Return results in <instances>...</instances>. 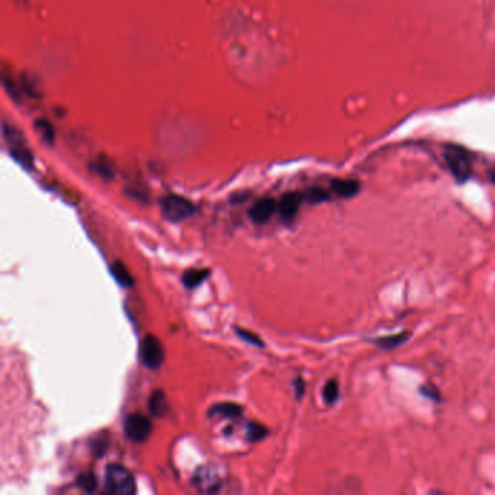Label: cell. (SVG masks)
<instances>
[{
    "instance_id": "52a82bcc",
    "label": "cell",
    "mask_w": 495,
    "mask_h": 495,
    "mask_svg": "<svg viewBox=\"0 0 495 495\" xmlns=\"http://www.w3.org/2000/svg\"><path fill=\"white\" fill-rule=\"evenodd\" d=\"M276 211H278L276 201L273 198H262L250 208L249 216L256 224H266Z\"/></svg>"
},
{
    "instance_id": "5b68a950",
    "label": "cell",
    "mask_w": 495,
    "mask_h": 495,
    "mask_svg": "<svg viewBox=\"0 0 495 495\" xmlns=\"http://www.w3.org/2000/svg\"><path fill=\"white\" fill-rule=\"evenodd\" d=\"M140 356L143 363L147 368L158 369L164 362V350H163L161 342L157 337L147 334L141 342Z\"/></svg>"
},
{
    "instance_id": "4fadbf2b",
    "label": "cell",
    "mask_w": 495,
    "mask_h": 495,
    "mask_svg": "<svg viewBox=\"0 0 495 495\" xmlns=\"http://www.w3.org/2000/svg\"><path fill=\"white\" fill-rule=\"evenodd\" d=\"M211 272L208 269H190L187 272H185L183 274V285L186 288H197L199 286L202 282H205V279L209 276Z\"/></svg>"
},
{
    "instance_id": "8fae6325",
    "label": "cell",
    "mask_w": 495,
    "mask_h": 495,
    "mask_svg": "<svg viewBox=\"0 0 495 495\" xmlns=\"http://www.w3.org/2000/svg\"><path fill=\"white\" fill-rule=\"evenodd\" d=\"M148 408L156 417H161V416L166 414V411L169 408L166 394H164L161 390H156L150 397Z\"/></svg>"
},
{
    "instance_id": "7402d4cb",
    "label": "cell",
    "mask_w": 495,
    "mask_h": 495,
    "mask_svg": "<svg viewBox=\"0 0 495 495\" xmlns=\"http://www.w3.org/2000/svg\"><path fill=\"white\" fill-rule=\"evenodd\" d=\"M93 169L98 175H100L103 179H111L112 177V170H111V166L105 161V160H100V161H96L93 164Z\"/></svg>"
},
{
    "instance_id": "7c38bea8",
    "label": "cell",
    "mask_w": 495,
    "mask_h": 495,
    "mask_svg": "<svg viewBox=\"0 0 495 495\" xmlns=\"http://www.w3.org/2000/svg\"><path fill=\"white\" fill-rule=\"evenodd\" d=\"M243 412V408L237 404H231V402H224V404H218L214 405L209 409V416H219V417H226V419H235L240 417Z\"/></svg>"
},
{
    "instance_id": "e0dca14e",
    "label": "cell",
    "mask_w": 495,
    "mask_h": 495,
    "mask_svg": "<svg viewBox=\"0 0 495 495\" xmlns=\"http://www.w3.org/2000/svg\"><path fill=\"white\" fill-rule=\"evenodd\" d=\"M302 197H304V199L308 201L310 204H320V202L330 199L328 192L322 187H311Z\"/></svg>"
},
{
    "instance_id": "6da1fadb",
    "label": "cell",
    "mask_w": 495,
    "mask_h": 495,
    "mask_svg": "<svg viewBox=\"0 0 495 495\" xmlns=\"http://www.w3.org/2000/svg\"><path fill=\"white\" fill-rule=\"evenodd\" d=\"M105 489L111 495H132L136 491V485L125 466L111 463L105 470Z\"/></svg>"
},
{
    "instance_id": "ba28073f",
    "label": "cell",
    "mask_w": 495,
    "mask_h": 495,
    "mask_svg": "<svg viewBox=\"0 0 495 495\" xmlns=\"http://www.w3.org/2000/svg\"><path fill=\"white\" fill-rule=\"evenodd\" d=\"M302 199H304V197L299 195V194H286L281 198V201L278 202V212H279V216L284 219V221H292L293 216L296 215L298 209H299V205L302 202Z\"/></svg>"
},
{
    "instance_id": "2e32d148",
    "label": "cell",
    "mask_w": 495,
    "mask_h": 495,
    "mask_svg": "<svg viewBox=\"0 0 495 495\" xmlns=\"http://www.w3.org/2000/svg\"><path fill=\"white\" fill-rule=\"evenodd\" d=\"M340 397V388H339V382L332 379V380H328L325 385H324V390H322V398L327 404H334Z\"/></svg>"
},
{
    "instance_id": "9a60e30c",
    "label": "cell",
    "mask_w": 495,
    "mask_h": 495,
    "mask_svg": "<svg viewBox=\"0 0 495 495\" xmlns=\"http://www.w3.org/2000/svg\"><path fill=\"white\" fill-rule=\"evenodd\" d=\"M111 272L114 274V278L125 288H129L134 285V278L131 276L129 270L125 267V264L122 262H115L111 266Z\"/></svg>"
},
{
    "instance_id": "d6986e66",
    "label": "cell",
    "mask_w": 495,
    "mask_h": 495,
    "mask_svg": "<svg viewBox=\"0 0 495 495\" xmlns=\"http://www.w3.org/2000/svg\"><path fill=\"white\" fill-rule=\"evenodd\" d=\"M35 128L38 129V132L42 135V139L47 143H52L54 139H56V132H54L52 125L47 120H37L35 121Z\"/></svg>"
},
{
    "instance_id": "ac0fdd59",
    "label": "cell",
    "mask_w": 495,
    "mask_h": 495,
    "mask_svg": "<svg viewBox=\"0 0 495 495\" xmlns=\"http://www.w3.org/2000/svg\"><path fill=\"white\" fill-rule=\"evenodd\" d=\"M77 485L85 492H93L98 487L96 477L92 472H83L77 477Z\"/></svg>"
},
{
    "instance_id": "7a4b0ae2",
    "label": "cell",
    "mask_w": 495,
    "mask_h": 495,
    "mask_svg": "<svg viewBox=\"0 0 495 495\" xmlns=\"http://www.w3.org/2000/svg\"><path fill=\"white\" fill-rule=\"evenodd\" d=\"M161 212L172 223H180L195 212V206L190 201L179 195H168L160 201Z\"/></svg>"
},
{
    "instance_id": "277c9868",
    "label": "cell",
    "mask_w": 495,
    "mask_h": 495,
    "mask_svg": "<svg viewBox=\"0 0 495 495\" xmlns=\"http://www.w3.org/2000/svg\"><path fill=\"white\" fill-rule=\"evenodd\" d=\"M192 487L202 494L218 492L223 487V478L218 470L209 465H202L192 477Z\"/></svg>"
},
{
    "instance_id": "ffe728a7",
    "label": "cell",
    "mask_w": 495,
    "mask_h": 495,
    "mask_svg": "<svg viewBox=\"0 0 495 495\" xmlns=\"http://www.w3.org/2000/svg\"><path fill=\"white\" fill-rule=\"evenodd\" d=\"M420 394L424 395L426 398L434 401V402L442 401V395H440L438 388L433 383H426V385H423V387H420Z\"/></svg>"
},
{
    "instance_id": "5bb4252c",
    "label": "cell",
    "mask_w": 495,
    "mask_h": 495,
    "mask_svg": "<svg viewBox=\"0 0 495 495\" xmlns=\"http://www.w3.org/2000/svg\"><path fill=\"white\" fill-rule=\"evenodd\" d=\"M411 333L409 332H402L400 334H391V336H385V337H378V339H373L372 342L382 347V349H387V350H392L398 346H401L402 343H405L408 339H409Z\"/></svg>"
},
{
    "instance_id": "603a6c76",
    "label": "cell",
    "mask_w": 495,
    "mask_h": 495,
    "mask_svg": "<svg viewBox=\"0 0 495 495\" xmlns=\"http://www.w3.org/2000/svg\"><path fill=\"white\" fill-rule=\"evenodd\" d=\"M235 332H237V334H238V336H240L243 340L249 342L250 344H253V346H259V347H262V346H263L262 340H260V339H259L256 334H253V333H250V332H247V330H240V328H237Z\"/></svg>"
},
{
    "instance_id": "8992f818",
    "label": "cell",
    "mask_w": 495,
    "mask_h": 495,
    "mask_svg": "<svg viewBox=\"0 0 495 495\" xmlns=\"http://www.w3.org/2000/svg\"><path fill=\"white\" fill-rule=\"evenodd\" d=\"M153 431L151 427V421L148 417L143 416V414H134L128 416V419L125 420V434L132 442H146V440L150 437Z\"/></svg>"
},
{
    "instance_id": "44dd1931",
    "label": "cell",
    "mask_w": 495,
    "mask_h": 495,
    "mask_svg": "<svg viewBox=\"0 0 495 495\" xmlns=\"http://www.w3.org/2000/svg\"><path fill=\"white\" fill-rule=\"evenodd\" d=\"M267 430L260 426V424H256V423H250L249 427H247V437H249V440H252V442H256V440H260L266 436Z\"/></svg>"
},
{
    "instance_id": "9c48e42d",
    "label": "cell",
    "mask_w": 495,
    "mask_h": 495,
    "mask_svg": "<svg viewBox=\"0 0 495 495\" xmlns=\"http://www.w3.org/2000/svg\"><path fill=\"white\" fill-rule=\"evenodd\" d=\"M361 185L356 180H333L332 190L340 198H351L359 192Z\"/></svg>"
},
{
    "instance_id": "cb8c5ba5",
    "label": "cell",
    "mask_w": 495,
    "mask_h": 495,
    "mask_svg": "<svg viewBox=\"0 0 495 495\" xmlns=\"http://www.w3.org/2000/svg\"><path fill=\"white\" fill-rule=\"evenodd\" d=\"M293 385H295V391H296V398L304 397V392H305V382H304V379L298 378Z\"/></svg>"
},
{
    "instance_id": "d4e9b609",
    "label": "cell",
    "mask_w": 495,
    "mask_h": 495,
    "mask_svg": "<svg viewBox=\"0 0 495 495\" xmlns=\"http://www.w3.org/2000/svg\"><path fill=\"white\" fill-rule=\"evenodd\" d=\"M492 180H494V182H495V173H494V175H492Z\"/></svg>"
},
{
    "instance_id": "3957f363",
    "label": "cell",
    "mask_w": 495,
    "mask_h": 495,
    "mask_svg": "<svg viewBox=\"0 0 495 495\" xmlns=\"http://www.w3.org/2000/svg\"><path fill=\"white\" fill-rule=\"evenodd\" d=\"M445 156H446L449 170L458 182L463 183L471 177L472 164H471L470 156H467V153L465 150L455 147V146H450V147H448Z\"/></svg>"
},
{
    "instance_id": "30bf717a",
    "label": "cell",
    "mask_w": 495,
    "mask_h": 495,
    "mask_svg": "<svg viewBox=\"0 0 495 495\" xmlns=\"http://www.w3.org/2000/svg\"><path fill=\"white\" fill-rule=\"evenodd\" d=\"M11 154L21 164V166H23L25 169L31 170L34 168V157H33L31 151L26 148L22 143L12 144L11 146Z\"/></svg>"
}]
</instances>
